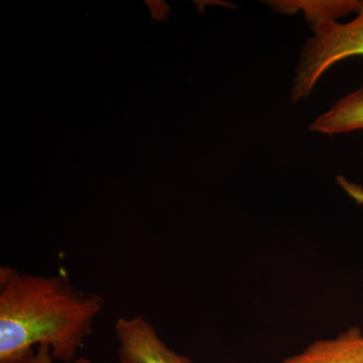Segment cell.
<instances>
[{"mask_svg": "<svg viewBox=\"0 0 363 363\" xmlns=\"http://www.w3.org/2000/svg\"><path fill=\"white\" fill-rule=\"evenodd\" d=\"M99 294L63 274L37 276L0 267V363H21L39 345L55 360L73 363L104 309Z\"/></svg>", "mask_w": 363, "mask_h": 363, "instance_id": "1", "label": "cell"}, {"mask_svg": "<svg viewBox=\"0 0 363 363\" xmlns=\"http://www.w3.org/2000/svg\"><path fill=\"white\" fill-rule=\"evenodd\" d=\"M313 37L307 40L296 67L292 100L311 94L320 78L332 66L351 57H363V0L357 16L340 23L333 18H309Z\"/></svg>", "mask_w": 363, "mask_h": 363, "instance_id": "2", "label": "cell"}, {"mask_svg": "<svg viewBox=\"0 0 363 363\" xmlns=\"http://www.w3.org/2000/svg\"><path fill=\"white\" fill-rule=\"evenodd\" d=\"M121 363H194L171 350L156 328L142 315L121 317L114 324Z\"/></svg>", "mask_w": 363, "mask_h": 363, "instance_id": "3", "label": "cell"}, {"mask_svg": "<svg viewBox=\"0 0 363 363\" xmlns=\"http://www.w3.org/2000/svg\"><path fill=\"white\" fill-rule=\"evenodd\" d=\"M281 363H363V332L351 327L336 338L310 344L302 352Z\"/></svg>", "mask_w": 363, "mask_h": 363, "instance_id": "4", "label": "cell"}, {"mask_svg": "<svg viewBox=\"0 0 363 363\" xmlns=\"http://www.w3.org/2000/svg\"><path fill=\"white\" fill-rule=\"evenodd\" d=\"M310 130L323 135H340L363 130V85L338 100L313 121Z\"/></svg>", "mask_w": 363, "mask_h": 363, "instance_id": "5", "label": "cell"}, {"mask_svg": "<svg viewBox=\"0 0 363 363\" xmlns=\"http://www.w3.org/2000/svg\"><path fill=\"white\" fill-rule=\"evenodd\" d=\"M277 11H293L296 7L304 11L306 20L309 18H329L337 20L341 16L355 13L360 6L357 0H341V1H277L271 2Z\"/></svg>", "mask_w": 363, "mask_h": 363, "instance_id": "6", "label": "cell"}, {"mask_svg": "<svg viewBox=\"0 0 363 363\" xmlns=\"http://www.w3.org/2000/svg\"><path fill=\"white\" fill-rule=\"evenodd\" d=\"M21 363H55L54 357H52L51 348L49 345L38 346L35 351L26 358ZM73 363H92L90 359L85 357H78Z\"/></svg>", "mask_w": 363, "mask_h": 363, "instance_id": "7", "label": "cell"}]
</instances>
